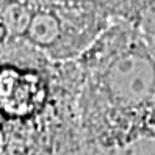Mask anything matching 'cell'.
I'll use <instances>...</instances> for the list:
<instances>
[{
  "label": "cell",
  "instance_id": "1",
  "mask_svg": "<svg viewBox=\"0 0 155 155\" xmlns=\"http://www.w3.org/2000/svg\"><path fill=\"white\" fill-rule=\"evenodd\" d=\"M80 155H155V53L110 30L77 60Z\"/></svg>",
  "mask_w": 155,
  "mask_h": 155
},
{
  "label": "cell",
  "instance_id": "2",
  "mask_svg": "<svg viewBox=\"0 0 155 155\" xmlns=\"http://www.w3.org/2000/svg\"><path fill=\"white\" fill-rule=\"evenodd\" d=\"M77 61L0 44V155H80Z\"/></svg>",
  "mask_w": 155,
  "mask_h": 155
},
{
  "label": "cell",
  "instance_id": "3",
  "mask_svg": "<svg viewBox=\"0 0 155 155\" xmlns=\"http://www.w3.org/2000/svg\"><path fill=\"white\" fill-rule=\"evenodd\" d=\"M5 38L2 36V21H0V44H2V41H3Z\"/></svg>",
  "mask_w": 155,
  "mask_h": 155
}]
</instances>
